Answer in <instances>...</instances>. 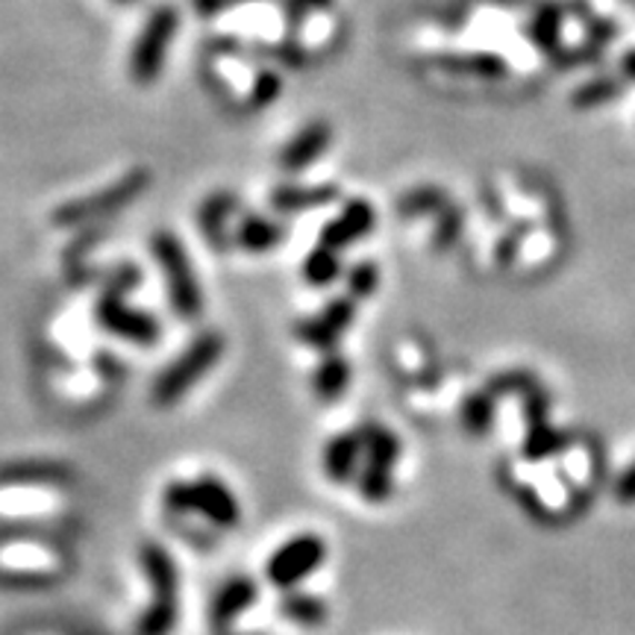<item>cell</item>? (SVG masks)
<instances>
[{"instance_id": "1", "label": "cell", "mask_w": 635, "mask_h": 635, "mask_svg": "<svg viewBox=\"0 0 635 635\" xmlns=\"http://www.w3.org/2000/svg\"><path fill=\"white\" fill-rule=\"evenodd\" d=\"M166 506L177 515H200L209 520L212 527L230 529L239 527L241 506L236 500L230 488L224 486L218 477H198L182 479V483H171L166 488Z\"/></svg>"}, {"instance_id": "2", "label": "cell", "mask_w": 635, "mask_h": 635, "mask_svg": "<svg viewBox=\"0 0 635 635\" xmlns=\"http://www.w3.org/2000/svg\"><path fill=\"white\" fill-rule=\"evenodd\" d=\"M224 354V339L218 333H204L200 339H195V345L186 350V354L159 374L157 386H153V404L157 406H173L180 400L189 388L198 386V380L209 368H215V363L221 359Z\"/></svg>"}, {"instance_id": "3", "label": "cell", "mask_w": 635, "mask_h": 635, "mask_svg": "<svg viewBox=\"0 0 635 635\" xmlns=\"http://www.w3.org/2000/svg\"><path fill=\"white\" fill-rule=\"evenodd\" d=\"M324 559H327L324 538L315 536V533H304V536L289 538L286 545L274 550V556L268 559V579L277 588L291 592L306 577H312L315 570L324 565Z\"/></svg>"}, {"instance_id": "4", "label": "cell", "mask_w": 635, "mask_h": 635, "mask_svg": "<svg viewBox=\"0 0 635 635\" xmlns=\"http://www.w3.org/2000/svg\"><path fill=\"white\" fill-rule=\"evenodd\" d=\"M153 254H157L162 271L168 274V291H171V304L177 309L180 318H198L200 306H204V297H200L198 282H195V274H191V265L182 254L180 241L173 239L171 232H159L153 239Z\"/></svg>"}, {"instance_id": "5", "label": "cell", "mask_w": 635, "mask_h": 635, "mask_svg": "<svg viewBox=\"0 0 635 635\" xmlns=\"http://www.w3.org/2000/svg\"><path fill=\"white\" fill-rule=\"evenodd\" d=\"M173 30H177V12H173L171 7L157 9V12L150 16L145 33H141L139 42H136L130 62L132 77H136L139 83H150V80H157L159 77V68H162V59H166L168 53Z\"/></svg>"}, {"instance_id": "6", "label": "cell", "mask_w": 635, "mask_h": 635, "mask_svg": "<svg viewBox=\"0 0 635 635\" xmlns=\"http://www.w3.org/2000/svg\"><path fill=\"white\" fill-rule=\"evenodd\" d=\"M98 321L112 336H121V339L136 341V345H153L159 339V324L148 312L130 309L121 297H107L98 306Z\"/></svg>"}, {"instance_id": "7", "label": "cell", "mask_w": 635, "mask_h": 635, "mask_svg": "<svg viewBox=\"0 0 635 635\" xmlns=\"http://www.w3.org/2000/svg\"><path fill=\"white\" fill-rule=\"evenodd\" d=\"M256 597H259V588H256V583L250 577L227 579V583L218 588V594H215L212 606H209V624H212L218 633H227L230 624H236V621L254 606Z\"/></svg>"}, {"instance_id": "8", "label": "cell", "mask_w": 635, "mask_h": 635, "mask_svg": "<svg viewBox=\"0 0 635 635\" xmlns=\"http://www.w3.org/2000/svg\"><path fill=\"white\" fill-rule=\"evenodd\" d=\"M354 321V304L350 300H333L318 318L300 327V339L318 350H330L341 339V333Z\"/></svg>"}, {"instance_id": "9", "label": "cell", "mask_w": 635, "mask_h": 635, "mask_svg": "<svg viewBox=\"0 0 635 635\" xmlns=\"http://www.w3.org/2000/svg\"><path fill=\"white\" fill-rule=\"evenodd\" d=\"M139 559H141V570H145V577H148L150 588H153V597L177 601L180 574H177V565H173L171 553H168L166 547H159L157 542H148V545H141Z\"/></svg>"}, {"instance_id": "10", "label": "cell", "mask_w": 635, "mask_h": 635, "mask_svg": "<svg viewBox=\"0 0 635 635\" xmlns=\"http://www.w3.org/2000/svg\"><path fill=\"white\" fill-rule=\"evenodd\" d=\"M363 454V436L359 433H345L336 436L324 447V474L333 483H347L356 474V459Z\"/></svg>"}, {"instance_id": "11", "label": "cell", "mask_w": 635, "mask_h": 635, "mask_svg": "<svg viewBox=\"0 0 635 635\" xmlns=\"http://www.w3.org/2000/svg\"><path fill=\"white\" fill-rule=\"evenodd\" d=\"M374 227V212L368 204H350V207L341 212L339 221H333L324 227V248H341V245H350V241L363 239L365 232Z\"/></svg>"}, {"instance_id": "12", "label": "cell", "mask_w": 635, "mask_h": 635, "mask_svg": "<svg viewBox=\"0 0 635 635\" xmlns=\"http://www.w3.org/2000/svg\"><path fill=\"white\" fill-rule=\"evenodd\" d=\"M330 145V127L327 125H312L306 127L304 132H297L295 139L289 141V148L280 153V162L289 171H297V168H306L312 159H318Z\"/></svg>"}, {"instance_id": "13", "label": "cell", "mask_w": 635, "mask_h": 635, "mask_svg": "<svg viewBox=\"0 0 635 635\" xmlns=\"http://www.w3.org/2000/svg\"><path fill=\"white\" fill-rule=\"evenodd\" d=\"M280 615L297 627H321L327 621V606L321 597L306 592H289L280 603Z\"/></svg>"}, {"instance_id": "14", "label": "cell", "mask_w": 635, "mask_h": 635, "mask_svg": "<svg viewBox=\"0 0 635 635\" xmlns=\"http://www.w3.org/2000/svg\"><path fill=\"white\" fill-rule=\"evenodd\" d=\"M177 618H180L177 601L153 597V603L136 621V635H171L177 627Z\"/></svg>"}, {"instance_id": "15", "label": "cell", "mask_w": 635, "mask_h": 635, "mask_svg": "<svg viewBox=\"0 0 635 635\" xmlns=\"http://www.w3.org/2000/svg\"><path fill=\"white\" fill-rule=\"evenodd\" d=\"M347 380H350V368L341 356H327L321 365H318V371H315V395L321 397V400H336V397L345 391Z\"/></svg>"}, {"instance_id": "16", "label": "cell", "mask_w": 635, "mask_h": 635, "mask_svg": "<svg viewBox=\"0 0 635 635\" xmlns=\"http://www.w3.org/2000/svg\"><path fill=\"white\" fill-rule=\"evenodd\" d=\"M0 479H7V483H62V479H68V474L62 468H57V465L24 463L3 468Z\"/></svg>"}, {"instance_id": "17", "label": "cell", "mask_w": 635, "mask_h": 635, "mask_svg": "<svg viewBox=\"0 0 635 635\" xmlns=\"http://www.w3.org/2000/svg\"><path fill=\"white\" fill-rule=\"evenodd\" d=\"M304 274L309 277L312 286H327V282L339 274V259H336V250H330V248L315 250V254L306 259Z\"/></svg>"}, {"instance_id": "18", "label": "cell", "mask_w": 635, "mask_h": 635, "mask_svg": "<svg viewBox=\"0 0 635 635\" xmlns=\"http://www.w3.org/2000/svg\"><path fill=\"white\" fill-rule=\"evenodd\" d=\"M277 239H280V232H277V227H271V224L262 221V218H248V221L241 224L239 241L248 250L271 248V245Z\"/></svg>"}, {"instance_id": "19", "label": "cell", "mask_w": 635, "mask_h": 635, "mask_svg": "<svg viewBox=\"0 0 635 635\" xmlns=\"http://www.w3.org/2000/svg\"><path fill=\"white\" fill-rule=\"evenodd\" d=\"M359 436H363V447L368 450V456H371V463L388 465L397 456L395 441H391V436H388L386 429L368 427L365 433H359Z\"/></svg>"}, {"instance_id": "20", "label": "cell", "mask_w": 635, "mask_h": 635, "mask_svg": "<svg viewBox=\"0 0 635 635\" xmlns=\"http://www.w3.org/2000/svg\"><path fill=\"white\" fill-rule=\"evenodd\" d=\"M336 191H333V186L327 189V186H321V189H312V191H295V189H286V191H277L274 195V204L280 209H300L306 204V207H318V204H324V200H330Z\"/></svg>"}, {"instance_id": "21", "label": "cell", "mask_w": 635, "mask_h": 635, "mask_svg": "<svg viewBox=\"0 0 635 635\" xmlns=\"http://www.w3.org/2000/svg\"><path fill=\"white\" fill-rule=\"evenodd\" d=\"M388 465H377V463H368L365 474L359 477V488H363V495L368 500H386L388 495Z\"/></svg>"}, {"instance_id": "22", "label": "cell", "mask_w": 635, "mask_h": 635, "mask_svg": "<svg viewBox=\"0 0 635 635\" xmlns=\"http://www.w3.org/2000/svg\"><path fill=\"white\" fill-rule=\"evenodd\" d=\"M374 286H377V268H371V265H359L350 274V291H356V295H371Z\"/></svg>"}, {"instance_id": "23", "label": "cell", "mask_w": 635, "mask_h": 635, "mask_svg": "<svg viewBox=\"0 0 635 635\" xmlns=\"http://www.w3.org/2000/svg\"><path fill=\"white\" fill-rule=\"evenodd\" d=\"M624 68H627L629 75H635V53H629V57L624 59Z\"/></svg>"}, {"instance_id": "24", "label": "cell", "mask_w": 635, "mask_h": 635, "mask_svg": "<svg viewBox=\"0 0 635 635\" xmlns=\"http://www.w3.org/2000/svg\"><path fill=\"white\" fill-rule=\"evenodd\" d=\"M291 3H300V7H315V3H327V0H291Z\"/></svg>"}, {"instance_id": "25", "label": "cell", "mask_w": 635, "mask_h": 635, "mask_svg": "<svg viewBox=\"0 0 635 635\" xmlns=\"http://www.w3.org/2000/svg\"><path fill=\"white\" fill-rule=\"evenodd\" d=\"M112 3H121V7H130V3H136V0H112Z\"/></svg>"}, {"instance_id": "26", "label": "cell", "mask_w": 635, "mask_h": 635, "mask_svg": "<svg viewBox=\"0 0 635 635\" xmlns=\"http://www.w3.org/2000/svg\"><path fill=\"white\" fill-rule=\"evenodd\" d=\"M218 635H241V633H230V629H227V633H218Z\"/></svg>"}]
</instances>
